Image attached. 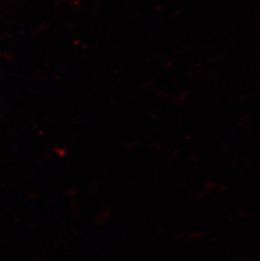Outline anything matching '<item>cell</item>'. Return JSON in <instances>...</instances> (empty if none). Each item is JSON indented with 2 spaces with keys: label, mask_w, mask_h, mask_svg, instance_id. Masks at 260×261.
<instances>
[]
</instances>
